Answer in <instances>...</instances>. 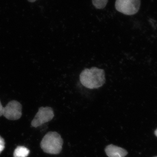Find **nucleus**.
Masks as SVG:
<instances>
[{
  "mask_svg": "<svg viewBox=\"0 0 157 157\" xmlns=\"http://www.w3.org/2000/svg\"><path fill=\"white\" fill-rule=\"evenodd\" d=\"M79 79L85 87L90 89L99 88L105 83V72L102 69L95 67L85 69L80 73Z\"/></svg>",
  "mask_w": 157,
  "mask_h": 157,
  "instance_id": "nucleus-1",
  "label": "nucleus"
},
{
  "mask_svg": "<svg viewBox=\"0 0 157 157\" xmlns=\"http://www.w3.org/2000/svg\"><path fill=\"white\" fill-rule=\"evenodd\" d=\"M63 140L56 132H49L42 138L40 146L42 150L50 154H59L61 152Z\"/></svg>",
  "mask_w": 157,
  "mask_h": 157,
  "instance_id": "nucleus-2",
  "label": "nucleus"
},
{
  "mask_svg": "<svg viewBox=\"0 0 157 157\" xmlns=\"http://www.w3.org/2000/svg\"><path fill=\"white\" fill-rule=\"evenodd\" d=\"M140 3V0H116L115 9L125 15H134L139 11Z\"/></svg>",
  "mask_w": 157,
  "mask_h": 157,
  "instance_id": "nucleus-3",
  "label": "nucleus"
},
{
  "mask_svg": "<svg viewBox=\"0 0 157 157\" xmlns=\"http://www.w3.org/2000/svg\"><path fill=\"white\" fill-rule=\"evenodd\" d=\"M54 117V113L51 107H40L35 117L32 121L31 125L34 128H37L45 123L50 121Z\"/></svg>",
  "mask_w": 157,
  "mask_h": 157,
  "instance_id": "nucleus-4",
  "label": "nucleus"
},
{
  "mask_svg": "<svg viewBox=\"0 0 157 157\" xmlns=\"http://www.w3.org/2000/svg\"><path fill=\"white\" fill-rule=\"evenodd\" d=\"M3 115L9 120H17L22 115V105L18 101L13 100L4 107Z\"/></svg>",
  "mask_w": 157,
  "mask_h": 157,
  "instance_id": "nucleus-5",
  "label": "nucleus"
},
{
  "mask_svg": "<svg viewBox=\"0 0 157 157\" xmlns=\"http://www.w3.org/2000/svg\"><path fill=\"white\" fill-rule=\"evenodd\" d=\"M105 151L108 157H124L128 154L124 149L113 144H109L106 147Z\"/></svg>",
  "mask_w": 157,
  "mask_h": 157,
  "instance_id": "nucleus-6",
  "label": "nucleus"
},
{
  "mask_svg": "<svg viewBox=\"0 0 157 157\" xmlns=\"http://www.w3.org/2000/svg\"><path fill=\"white\" fill-rule=\"evenodd\" d=\"M30 153L29 150L24 146H17L14 152V157H27Z\"/></svg>",
  "mask_w": 157,
  "mask_h": 157,
  "instance_id": "nucleus-7",
  "label": "nucleus"
},
{
  "mask_svg": "<svg viewBox=\"0 0 157 157\" xmlns=\"http://www.w3.org/2000/svg\"><path fill=\"white\" fill-rule=\"evenodd\" d=\"M108 0H92L93 6L96 9H104L108 3Z\"/></svg>",
  "mask_w": 157,
  "mask_h": 157,
  "instance_id": "nucleus-8",
  "label": "nucleus"
},
{
  "mask_svg": "<svg viewBox=\"0 0 157 157\" xmlns=\"http://www.w3.org/2000/svg\"><path fill=\"white\" fill-rule=\"evenodd\" d=\"M5 147V140L2 137L0 136V154L2 151L4 150Z\"/></svg>",
  "mask_w": 157,
  "mask_h": 157,
  "instance_id": "nucleus-9",
  "label": "nucleus"
},
{
  "mask_svg": "<svg viewBox=\"0 0 157 157\" xmlns=\"http://www.w3.org/2000/svg\"><path fill=\"white\" fill-rule=\"evenodd\" d=\"M3 109H4V107H3L2 105V103H1V101H0V117L3 115Z\"/></svg>",
  "mask_w": 157,
  "mask_h": 157,
  "instance_id": "nucleus-10",
  "label": "nucleus"
},
{
  "mask_svg": "<svg viewBox=\"0 0 157 157\" xmlns=\"http://www.w3.org/2000/svg\"><path fill=\"white\" fill-rule=\"evenodd\" d=\"M29 2H34L36 1L37 0H28Z\"/></svg>",
  "mask_w": 157,
  "mask_h": 157,
  "instance_id": "nucleus-11",
  "label": "nucleus"
},
{
  "mask_svg": "<svg viewBox=\"0 0 157 157\" xmlns=\"http://www.w3.org/2000/svg\"><path fill=\"white\" fill-rule=\"evenodd\" d=\"M155 135L157 137V129L156 130V131H155Z\"/></svg>",
  "mask_w": 157,
  "mask_h": 157,
  "instance_id": "nucleus-12",
  "label": "nucleus"
},
{
  "mask_svg": "<svg viewBox=\"0 0 157 157\" xmlns=\"http://www.w3.org/2000/svg\"></svg>",
  "mask_w": 157,
  "mask_h": 157,
  "instance_id": "nucleus-13",
  "label": "nucleus"
}]
</instances>
